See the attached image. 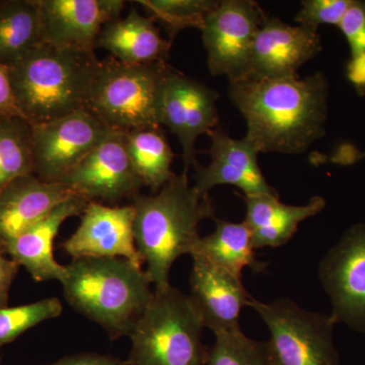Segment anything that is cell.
<instances>
[{
  "label": "cell",
  "mask_w": 365,
  "mask_h": 365,
  "mask_svg": "<svg viewBox=\"0 0 365 365\" xmlns=\"http://www.w3.org/2000/svg\"><path fill=\"white\" fill-rule=\"evenodd\" d=\"M61 302L56 297L41 299L33 304L0 309V349L14 342L34 327L58 318L62 314Z\"/></svg>",
  "instance_id": "obj_27"
},
{
  "label": "cell",
  "mask_w": 365,
  "mask_h": 365,
  "mask_svg": "<svg viewBox=\"0 0 365 365\" xmlns=\"http://www.w3.org/2000/svg\"><path fill=\"white\" fill-rule=\"evenodd\" d=\"M59 182L86 200L118 203L140 193L138 177L127 148L126 132L111 129Z\"/></svg>",
  "instance_id": "obj_11"
},
{
  "label": "cell",
  "mask_w": 365,
  "mask_h": 365,
  "mask_svg": "<svg viewBox=\"0 0 365 365\" xmlns=\"http://www.w3.org/2000/svg\"><path fill=\"white\" fill-rule=\"evenodd\" d=\"M336 323L365 334V223L346 230L319 265Z\"/></svg>",
  "instance_id": "obj_10"
},
{
  "label": "cell",
  "mask_w": 365,
  "mask_h": 365,
  "mask_svg": "<svg viewBox=\"0 0 365 365\" xmlns=\"http://www.w3.org/2000/svg\"><path fill=\"white\" fill-rule=\"evenodd\" d=\"M248 307L267 326L271 365L340 364L331 314L307 311L287 297L263 302L251 297Z\"/></svg>",
  "instance_id": "obj_7"
},
{
  "label": "cell",
  "mask_w": 365,
  "mask_h": 365,
  "mask_svg": "<svg viewBox=\"0 0 365 365\" xmlns=\"http://www.w3.org/2000/svg\"><path fill=\"white\" fill-rule=\"evenodd\" d=\"M0 247V309L9 304V290L19 271V265L7 258Z\"/></svg>",
  "instance_id": "obj_32"
},
{
  "label": "cell",
  "mask_w": 365,
  "mask_h": 365,
  "mask_svg": "<svg viewBox=\"0 0 365 365\" xmlns=\"http://www.w3.org/2000/svg\"><path fill=\"white\" fill-rule=\"evenodd\" d=\"M98 62L95 54L38 46L9 67L21 117L38 125L88 109Z\"/></svg>",
  "instance_id": "obj_4"
},
{
  "label": "cell",
  "mask_w": 365,
  "mask_h": 365,
  "mask_svg": "<svg viewBox=\"0 0 365 365\" xmlns=\"http://www.w3.org/2000/svg\"><path fill=\"white\" fill-rule=\"evenodd\" d=\"M215 230L201 237L196 253L205 257L217 267L242 278V270L255 273L266 270L268 264L257 259L251 234L246 223L230 222L215 218Z\"/></svg>",
  "instance_id": "obj_21"
},
{
  "label": "cell",
  "mask_w": 365,
  "mask_h": 365,
  "mask_svg": "<svg viewBox=\"0 0 365 365\" xmlns=\"http://www.w3.org/2000/svg\"><path fill=\"white\" fill-rule=\"evenodd\" d=\"M0 247H1V248H2V245H1V242H0Z\"/></svg>",
  "instance_id": "obj_34"
},
{
  "label": "cell",
  "mask_w": 365,
  "mask_h": 365,
  "mask_svg": "<svg viewBox=\"0 0 365 365\" xmlns=\"http://www.w3.org/2000/svg\"><path fill=\"white\" fill-rule=\"evenodd\" d=\"M126 140L132 165L143 186L157 193L176 176L172 170L175 153L160 127L126 132Z\"/></svg>",
  "instance_id": "obj_23"
},
{
  "label": "cell",
  "mask_w": 365,
  "mask_h": 365,
  "mask_svg": "<svg viewBox=\"0 0 365 365\" xmlns=\"http://www.w3.org/2000/svg\"><path fill=\"white\" fill-rule=\"evenodd\" d=\"M74 195L62 182H44L35 174L14 180L0 193V242L23 234Z\"/></svg>",
  "instance_id": "obj_18"
},
{
  "label": "cell",
  "mask_w": 365,
  "mask_h": 365,
  "mask_svg": "<svg viewBox=\"0 0 365 365\" xmlns=\"http://www.w3.org/2000/svg\"><path fill=\"white\" fill-rule=\"evenodd\" d=\"M61 281L66 302L111 340L130 335L155 295L143 267L122 258L73 259Z\"/></svg>",
  "instance_id": "obj_3"
},
{
  "label": "cell",
  "mask_w": 365,
  "mask_h": 365,
  "mask_svg": "<svg viewBox=\"0 0 365 365\" xmlns=\"http://www.w3.org/2000/svg\"><path fill=\"white\" fill-rule=\"evenodd\" d=\"M42 44L36 0L0 1V63H18Z\"/></svg>",
  "instance_id": "obj_22"
},
{
  "label": "cell",
  "mask_w": 365,
  "mask_h": 365,
  "mask_svg": "<svg viewBox=\"0 0 365 365\" xmlns=\"http://www.w3.org/2000/svg\"><path fill=\"white\" fill-rule=\"evenodd\" d=\"M90 201L79 195L60 204L44 220L23 234L2 245L4 253L21 266L37 282L56 280L66 276V266L55 260L53 244L63 222L72 216L83 215Z\"/></svg>",
  "instance_id": "obj_17"
},
{
  "label": "cell",
  "mask_w": 365,
  "mask_h": 365,
  "mask_svg": "<svg viewBox=\"0 0 365 365\" xmlns=\"http://www.w3.org/2000/svg\"><path fill=\"white\" fill-rule=\"evenodd\" d=\"M111 128L88 109H81L46 123L31 125L35 175L59 182Z\"/></svg>",
  "instance_id": "obj_9"
},
{
  "label": "cell",
  "mask_w": 365,
  "mask_h": 365,
  "mask_svg": "<svg viewBox=\"0 0 365 365\" xmlns=\"http://www.w3.org/2000/svg\"><path fill=\"white\" fill-rule=\"evenodd\" d=\"M97 47L111 53L121 63L141 66L167 62L172 43L163 39L150 16L132 9L125 18L104 26Z\"/></svg>",
  "instance_id": "obj_20"
},
{
  "label": "cell",
  "mask_w": 365,
  "mask_h": 365,
  "mask_svg": "<svg viewBox=\"0 0 365 365\" xmlns=\"http://www.w3.org/2000/svg\"><path fill=\"white\" fill-rule=\"evenodd\" d=\"M349 78L359 86L365 85V55L352 58L349 66Z\"/></svg>",
  "instance_id": "obj_33"
},
{
  "label": "cell",
  "mask_w": 365,
  "mask_h": 365,
  "mask_svg": "<svg viewBox=\"0 0 365 365\" xmlns=\"http://www.w3.org/2000/svg\"><path fill=\"white\" fill-rule=\"evenodd\" d=\"M137 4L165 28L173 43L178 34L185 29L202 30L206 16L217 6L215 0H139Z\"/></svg>",
  "instance_id": "obj_25"
},
{
  "label": "cell",
  "mask_w": 365,
  "mask_h": 365,
  "mask_svg": "<svg viewBox=\"0 0 365 365\" xmlns=\"http://www.w3.org/2000/svg\"><path fill=\"white\" fill-rule=\"evenodd\" d=\"M352 0H304L294 20L299 26L318 32L321 25L339 26Z\"/></svg>",
  "instance_id": "obj_28"
},
{
  "label": "cell",
  "mask_w": 365,
  "mask_h": 365,
  "mask_svg": "<svg viewBox=\"0 0 365 365\" xmlns=\"http://www.w3.org/2000/svg\"><path fill=\"white\" fill-rule=\"evenodd\" d=\"M133 206L86 205L78 230L62 244L72 259L122 258L143 267L134 237Z\"/></svg>",
  "instance_id": "obj_14"
},
{
  "label": "cell",
  "mask_w": 365,
  "mask_h": 365,
  "mask_svg": "<svg viewBox=\"0 0 365 365\" xmlns=\"http://www.w3.org/2000/svg\"><path fill=\"white\" fill-rule=\"evenodd\" d=\"M131 205L136 249L146 264V275L155 290L165 289L175 262L196 253L200 222L215 218L210 197L191 186L182 172L153 195L137 194Z\"/></svg>",
  "instance_id": "obj_2"
},
{
  "label": "cell",
  "mask_w": 365,
  "mask_h": 365,
  "mask_svg": "<svg viewBox=\"0 0 365 365\" xmlns=\"http://www.w3.org/2000/svg\"><path fill=\"white\" fill-rule=\"evenodd\" d=\"M31 174H35L31 125L20 117L0 119V193Z\"/></svg>",
  "instance_id": "obj_24"
},
{
  "label": "cell",
  "mask_w": 365,
  "mask_h": 365,
  "mask_svg": "<svg viewBox=\"0 0 365 365\" xmlns=\"http://www.w3.org/2000/svg\"><path fill=\"white\" fill-rule=\"evenodd\" d=\"M246 223L255 250L279 248L287 245L299 230L300 223L319 215L326 206L325 199L314 196L304 205H288L279 196L244 195Z\"/></svg>",
  "instance_id": "obj_19"
},
{
  "label": "cell",
  "mask_w": 365,
  "mask_h": 365,
  "mask_svg": "<svg viewBox=\"0 0 365 365\" xmlns=\"http://www.w3.org/2000/svg\"><path fill=\"white\" fill-rule=\"evenodd\" d=\"M165 63L131 66L115 58L98 62L88 109L109 128L125 132L160 127Z\"/></svg>",
  "instance_id": "obj_6"
},
{
  "label": "cell",
  "mask_w": 365,
  "mask_h": 365,
  "mask_svg": "<svg viewBox=\"0 0 365 365\" xmlns=\"http://www.w3.org/2000/svg\"><path fill=\"white\" fill-rule=\"evenodd\" d=\"M48 365H127L126 361L100 353L86 352L67 355L61 359Z\"/></svg>",
  "instance_id": "obj_31"
},
{
  "label": "cell",
  "mask_w": 365,
  "mask_h": 365,
  "mask_svg": "<svg viewBox=\"0 0 365 365\" xmlns=\"http://www.w3.org/2000/svg\"><path fill=\"white\" fill-rule=\"evenodd\" d=\"M338 26L347 40L352 58L365 55V1L352 0Z\"/></svg>",
  "instance_id": "obj_29"
},
{
  "label": "cell",
  "mask_w": 365,
  "mask_h": 365,
  "mask_svg": "<svg viewBox=\"0 0 365 365\" xmlns=\"http://www.w3.org/2000/svg\"><path fill=\"white\" fill-rule=\"evenodd\" d=\"M267 14L251 0H222L206 16L201 32L209 71L228 81L244 78L250 56Z\"/></svg>",
  "instance_id": "obj_8"
},
{
  "label": "cell",
  "mask_w": 365,
  "mask_h": 365,
  "mask_svg": "<svg viewBox=\"0 0 365 365\" xmlns=\"http://www.w3.org/2000/svg\"><path fill=\"white\" fill-rule=\"evenodd\" d=\"M204 325L189 295L178 288L155 290L150 304L129 335L127 365H203L208 347Z\"/></svg>",
  "instance_id": "obj_5"
},
{
  "label": "cell",
  "mask_w": 365,
  "mask_h": 365,
  "mask_svg": "<svg viewBox=\"0 0 365 365\" xmlns=\"http://www.w3.org/2000/svg\"><path fill=\"white\" fill-rule=\"evenodd\" d=\"M0 365H2V364H1V361H0Z\"/></svg>",
  "instance_id": "obj_35"
},
{
  "label": "cell",
  "mask_w": 365,
  "mask_h": 365,
  "mask_svg": "<svg viewBox=\"0 0 365 365\" xmlns=\"http://www.w3.org/2000/svg\"><path fill=\"white\" fill-rule=\"evenodd\" d=\"M321 50V38L316 31L267 16L255 40L244 78H294L297 69Z\"/></svg>",
  "instance_id": "obj_15"
},
{
  "label": "cell",
  "mask_w": 365,
  "mask_h": 365,
  "mask_svg": "<svg viewBox=\"0 0 365 365\" xmlns=\"http://www.w3.org/2000/svg\"><path fill=\"white\" fill-rule=\"evenodd\" d=\"M217 98L215 90L172 67L165 76L160 98V123L179 139L184 173L187 174L190 168L198 165L197 138L202 134L209 135L218 127Z\"/></svg>",
  "instance_id": "obj_12"
},
{
  "label": "cell",
  "mask_w": 365,
  "mask_h": 365,
  "mask_svg": "<svg viewBox=\"0 0 365 365\" xmlns=\"http://www.w3.org/2000/svg\"><path fill=\"white\" fill-rule=\"evenodd\" d=\"M328 91L322 72L228 81V96L248 127L245 138L259 153L299 155L325 135Z\"/></svg>",
  "instance_id": "obj_1"
},
{
  "label": "cell",
  "mask_w": 365,
  "mask_h": 365,
  "mask_svg": "<svg viewBox=\"0 0 365 365\" xmlns=\"http://www.w3.org/2000/svg\"><path fill=\"white\" fill-rule=\"evenodd\" d=\"M190 274V299L204 328L216 334L240 332L242 309L248 307V294L242 278L217 267L200 254H194Z\"/></svg>",
  "instance_id": "obj_16"
},
{
  "label": "cell",
  "mask_w": 365,
  "mask_h": 365,
  "mask_svg": "<svg viewBox=\"0 0 365 365\" xmlns=\"http://www.w3.org/2000/svg\"><path fill=\"white\" fill-rule=\"evenodd\" d=\"M42 43L95 54L104 26L121 18L122 0H36Z\"/></svg>",
  "instance_id": "obj_13"
},
{
  "label": "cell",
  "mask_w": 365,
  "mask_h": 365,
  "mask_svg": "<svg viewBox=\"0 0 365 365\" xmlns=\"http://www.w3.org/2000/svg\"><path fill=\"white\" fill-rule=\"evenodd\" d=\"M16 117L23 118L14 98L9 68L0 63V119Z\"/></svg>",
  "instance_id": "obj_30"
},
{
  "label": "cell",
  "mask_w": 365,
  "mask_h": 365,
  "mask_svg": "<svg viewBox=\"0 0 365 365\" xmlns=\"http://www.w3.org/2000/svg\"><path fill=\"white\" fill-rule=\"evenodd\" d=\"M207 365H271L267 341L247 337L242 331L216 334L208 347Z\"/></svg>",
  "instance_id": "obj_26"
}]
</instances>
